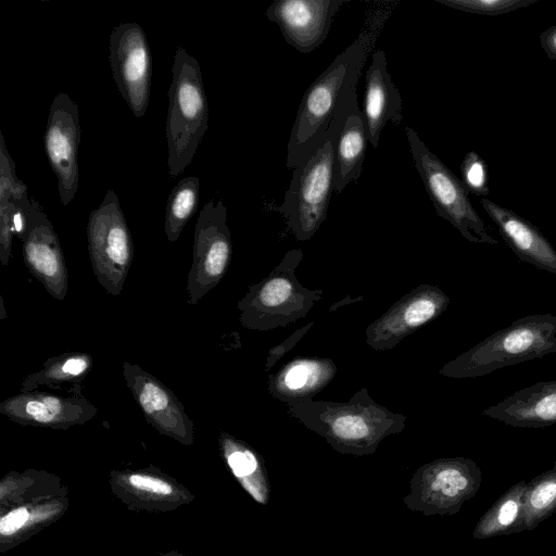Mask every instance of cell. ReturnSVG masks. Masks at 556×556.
Listing matches in <instances>:
<instances>
[{"label":"cell","instance_id":"7402d4cb","mask_svg":"<svg viewBox=\"0 0 556 556\" xmlns=\"http://www.w3.org/2000/svg\"><path fill=\"white\" fill-rule=\"evenodd\" d=\"M367 142L364 115L358 101H355L336 147L333 191L337 193H341L350 182L361 177Z\"/></svg>","mask_w":556,"mask_h":556},{"label":"cell","instance_id":"7c38bea8","mask_svg":"<svg viewBox=\"0 0 556 556\" xmlns=\"http://www.w3.org/2000/svg\"><path fill=\"white\" fill-rule=\"evenodd\" d=\"M451 299L437 286L421 283L400 298L365 331L366 343L375 351H388L447 308Z\"/></svg>","mask_w":556,"mask_h":556},{"label":"cell","instance_id":"5b68a950","mask_svg":"<svg viewBox=\"0 0 556 556\" xmlns=\"http://www.w3.org/2000/svg\"><path fill=\"white\" fill-rule=\"evenodd\" d=\"M165 135L168 173L177 177L190 164L208 127V104L199 62L178 47L172 67Z\"/></svg>","mask_w":556,"mask_h":556},{"label":"cell","instance_id":"d6986e66","mask_svg":"<svg viewBox=\"0 0 556 556\" xmlns=\"http://www.w3.org/2000/svg\"><path fill=\"white\" fill-rule=\"evenodd\" d=\"M480 203L519 260L556 275V250L532 223L490 199Z\"/></svg>","mask_w":556,"mask_h":556},{"label":"cell","instance_id":"d6a6232c","mask_svg":"<svg viewBox=\"0 0 556 556\" xmlns=\"http://www.w3.org/2000/svg\"><path fill=\"white\" fill-rule=\"evenodd\" d=\"M128 481L132 486L139 490L161 495L172 493V486L167 482L150 476L132 473L128 477Z\"/></svg>","mask_w":556,"mask_h":556},{"label":"cell","instance_id":"1f68e13d","mask_svg":"<svg viewBox=\"0 0 556 556\" xmlns=\"http://www.w3.org/2000/svg\"><path fill=\"white\" fill-rule=\"evenodd\" d=\"M314 323L302 326L291 333L285 341L269 349L266 361L265 370H270L274 365L282 358L313 327Z\"/></svg>","mask_w":556,"mask_h":556},{"label":"cell","instance_id":"5bb4252c","mask_svg":"<svg viewBox=\"0 0 556 556\" xmlns=\"http://www.w3.org/2000/svg\"><path fill=\"white\" fill-rule=\"evenodd\" d=\"M122 371L147 421L162 433L181 442H190L193 424L177 396L156 377L136 364L123 362Z\"/></svg>","mask_w":556,"mask_h":556},{"label":"cell","instance_id":"6da1fadb","mask_svg":"<svg viewBox=\"0 0 556 556\" xmlns=\"http://www.w3.org/2000/svg\"><path fill=\"white\" fill-rule=\"evenodd\" d=\"M388 17L375 16L304 92L287 144L286 166L295 168L319 150L342 98L356 88L368 54Z\"/></svg>","mask_w":556,"mask_h":556},{"label":"cell","instance_id":"484cf974","mask_svg":"<svg viewBox=\"0 0 556 556\" xmlns=\"http://www.w3.org/2000/svg\"><path fill=\"white\" fill-rule=\"evenodd\" d=\"M556 513V460L554 466L534 477L523 494V531L533 530Z\"/></svg>","mask_w":556,"mask_h":556},{"label":"cell","instance_id":"cb8c5ba5","mask_svg":"<svg viewBox=\"0 0 556 556\" xmlns=\"http://www.w3.org/2000/svg\"><path fill=\"white\" fill-rule=\"evenodd\" d=\"M220 443L232 473L256 502L266 504L269 497V484L260 455L244 442L225 432H220Z\"/></svg>","mask_w":556,"mask_h":556},{"label":"cell","instance_id":"ac0fdd59","mask_svg":"<svg viewBox=\"0 0 556 556\" xmlns=\"http://www.w3.org/2000/svg\"><path fill=\"white\" fill-rule=\"evenodd\" d=\"M362 112L368 143L375 149L386 125H399L403 119L401 94L388 71L386 52L381 49L374 51L366 71Z\"/></svg>","mask_w":556,"mask_h":556},{"label":"cell","instance_id":"83f0119b","mask_svg":"<svg viewBox=\"0 0 556 556\" xmlns=\"http://www.w3.org/2000/svg\"><path fill=\"white\" fill-rule=\"evenodd\" d=\"M12 200L16 205H28L27 186L17 178L15 164L0 134V202Z\"/></svg>","mask_w":556,"mask_h":556},{"label":"cell","instance_id":"603a6c76","mask_svg":"<svg viewBox=\"0 0 556 556\" xmlns=\"http://www.w3.org/2000/svg\"><path fill=\"white\" fill-rule=\"evenodd\" d=\"M527 482L520 481L506 490L480 517L473 538L491 539L523 531V494Z\"/></svg>","mask_w":556,"mask_h":556},{"label":"cell","instance_id":"9a60e30c","mask_svg":"<svg viewBox=\"0 0 556 556\" xmlns=\"http://www.w3.org/2000/svg\"><path fill=\"white\" fill-rule=\"evenodd\" d=\"M345 0H279L266 10L283 39L300 53H311L327 38L332 21Z\"/></svg>","mask_w":556,"mask_h":556},{"label":"cell","instance_id":"836d02e7","mask_svg":"<svg viewBox=\"0 0 556 556\" xmlns=\"http://www.w3.org/2000/svg\"><path fill=\"white\" fill-rule=\"evenodd\" d=\"M28 510L25 507H18L0 519V533L11 535L21 529L28 519Z\"/></svg>","mask_w":556,"mask_h":556},{"label":"cell","instance_id":"4316f807","mask_svg":"<svg viewBox=\"0 0 556 556\" xmlns=\"http://www.w3.org/2000/svg\"><path fill=\"white\" fill-rule=\"evenodd\" d=\"M200 200V179L186 177L172 190L165 210L164 230L169 242H175L188 220L198 210Z\"/></svg>","mask_w":556,"mask_h":556},{"label":"cell","instance_id":"d4e9b609","mask_svg":"<svg viewBox=\"0 0 556 556\" xmlns=\"http://www.w3.org/2000/svg\"><path fill=\"white\" fill-rule=\"evenodd\" d=\"M93 366V359L86 352H65L45 361L42 368L26 376L20 392H29L40 387L55 388L63 383L79 386Z\"/></svg>","mask_w":556,"mask_h":556},{"label":"cell","instance_id":"52a82bcc","mask_svg":"<svg viewBox=\"0 0 556 556\" xmlns=\"http://www.w3.org/2000/svg\"><path fill=\"white\" fill-rule=\"evenodd\" d=\"M414 165L422 180L435 213L447 220L468 241L496 244L472 206L460 179L425 144L418 134L405 127Z\"/></svg>","mask_w":556,"mask_h":556},{"label":"cell","instance_id":"9c48e42d","mask_svg":"<svg viewBox=\"0 0 556 556\" xmlns=\"http://www.w3.org/2000/svg\"><path fill=\"white\" fill-rule=\"evenodd\" d=\"M93 274L111 295H119L134 258V243L117 195L109 190L87 223Z\"/></svg>","mask_w":556,"mask_h":556},{"label":"cell","instance_id":"4dcf8cb0","mask_svg":"<svg viewBox=\"0 0 556 556\" xmlns=\"http://www.w3.org/2000/svg\"><path fill=\"white\" fill-rule=\"evenodd\" d=\"M16 204L10 200L0 202V261L3 266L8 265L12 254V241L14 228L12 215Z\"/></svg>","mask_w":556,"mask_h":556},{"label":"cell","instance_id":"30bf717a","mask_svg":"<svg viewBox=\"0 0 556 556\" xmlns=\"http://www.w3.org/2000/svg\"><path fill=\"white\" fill-rule=\"evenodd\" d=\"M232 255L227 208L208 201L195 223L192 264L187 279V303L197 305L224 278Z\"/></svg>","mask_w":556,"mask_h":556},{"label":"cell","instance_id":"8fae6325","mask_svg":"<svg viewBox=\"0 0 556 556\" xmlns=\"http://www.w3.org/2000/svg\"><path fill=\"white\" fill-rule=\"evenodd\" d=\"M110 65L117 89L136 117L150 99L152 58L147 36L137 23L115 26L110 35Z\"/></svg>","mask_w":556,"mask_h":556},{"label":"cell","instance_id":"f546056e","mask_svg":"<svg viewBox=\"0 0 556 556\" xmlns=\"http://www.w3.org/2000/svg\"><path fill=\"white\" fill-rule=\"evenodd\" d=\"M462 182L468 193L477 197L489 194V173L484 160L475 151L465 154L460 164Z\"/></svg>","mask_w":556,"mask_h":556},{"label":"cell","instance_id":"e0dca14e","mask_svg":"<svg viewBox=\"0 0 556 556\" xmlns=\"http://www.w3.org/2000/svg\"><path fill=\"white\" fill-rule=\"evenodd\" d=\"M23 260L29 273L56 300H64L68 290V271L52 223L42 207L33 200L29 229L22 240Z\"/></svg>","mask_w":556,"mask_h":556},{"label":"cell","instance_id":"ba28073f","mask_svg":"<svg viewBox=\"0 0 556 556\" xmlns=\"http://www.w3.org/2000/svg\"><path fill=\"white\" fill-rule=\"evenodd\" d=\"M482 472L470 458L444 457L420 466L413 475L405 506L425 516L454 515L480 489Z\"/></svg>","mask_w":556,"mask_h":556},{"label":"cell","instance_id":"277c9868","mask_svg":"<svg viewBox=\"0 0 556 556\" xmlns=\"http://www.w3.org/2000/svg\"><path fill=\"white\" fill-rule=\"evenodd\" d=\"M553 353H556V316L528 315L450 361L439 374L447 378H476Z\"/></svg>","mask_w":556,"mask_h":556},{"label":"cell","instance_id":"4fadbf2b","mask_svg":"<svg viewBox=\"0 0 556 556\" xmlns=\"http://www.w3.org/2000/svg\"><path fill=\"white\" fill-rule=\"evenodd\" d=\"M80 124L78 105L64 92L50 106L45 134V150L58 178L61 203L66 206L78 189V146Z\"/></svg>","mask_w":556,"mask_h":556},{"label":"cell","instance_id":"44dd1931","mask_svg":"<svg viewBox=\"0 0 556 556\" xmlns=\"http://www.w3.org/2000/svg\"><path fill=\"white\" fill-rule=\"evenodd\" d=\"M483 415L517 428H544L554 425L556 380L525 387L485 408Z\"/></svg>","mask_w":556,"mask_h":556},{"label":"cell","instance_id":"8992f818","mask_svg":"<svg viewBox=\"0 0 556 556\" xmlns=\"http://www.w3.org/2000/svg\"><path fill=\"white\" fill-rule=\"evenodd\" d=\"M301 249L288 250L278 265L251 285L238 302L239 320L245 329L267 331L304 318L323 298V290L304 287L296 277Z\"/></svg>","mask_w":556,"mask_h":556},{"label":"cell","instance_id":"ffe728a7","mask_svg":"<svg viewBox=\"0 0 556 556\" xmlns=\"http://www.w3.org/2000/svg\"><path fill=\"white\" fill-rule=\"evenodd\" d=\"M337 370L331 358L298 356L268 376L267 389L286 405L313 400L332 381Z\"/></svg>","mask_w":556,"mask_h":556},{"label":"cell","instance_id":"3957f363","mask_svg":"<svg viewBox=\"0 0 556 556\" xmlns=\"http://www.w3.org/2000/svg\"><path fill=\"white\" fill-rule=\"evenodd\" d=\"M355 101L356 88L342 98L323 147L292 169L283 201L274 207L299 241L309 240L327 217L333 191L337 141Z\"/></svg>","mask_w":556,"mask_h":556},{"label":"cell","instance_id":"2e32d148","mask_svg":"<svg viewBox=\"0 0 556 556\" xmlns=\"http://www.w3.org/2000/svg\"><path fill=\"white\" fill-rule=\"evenodd\" d=\"M0 413L22 425L66 429L96 417L98 409L80 392L64 396L34 390L2 401Z\"/></svg>","mask_w":556,"mask_h":556},{"label":"cell","instance_id":"e575fe53","mask_svg":"<svg viewBox=\"0 0 556 556\" xmlns=\"http://www.w3.org/2000/svg\"><path fill=\"white\" fill-rule=\"evenodd\" d=\"M541 47L549 60L556 61V25L542 31L539 36Z\"/></svg>","mask_w":556,"mask_h":556},{"label":"cell","instance_id":"f1b7e54d","mask_svg":"<svg viewBox=\"0 0 556 556\" xmlns=\"http://www.w3.org/2000/svg\"><path fill=\"white\" fill-rule=\"evenodd\" d=\"M451 9L458 11L497 16L516 10L528 8L540 0H435Z\"/></svg>","mask_w":556,"mask_h":556},{"label":"cell","instance_id":"7a4b0ae2","mask_svg":"<svg viewBox=\"0 0 556 556\" xmlns=\"http://www.w3.org/2000/svg\"><path fill=\"white\" fill-rule=\"evenodd\" d=\"M287 407L291 417L341 454H374L382 440L406 427V416L375 402L366 387L346 402L307 400Z\"/></svg>","mask_w":556,"mask_h":556}]
</instances>
